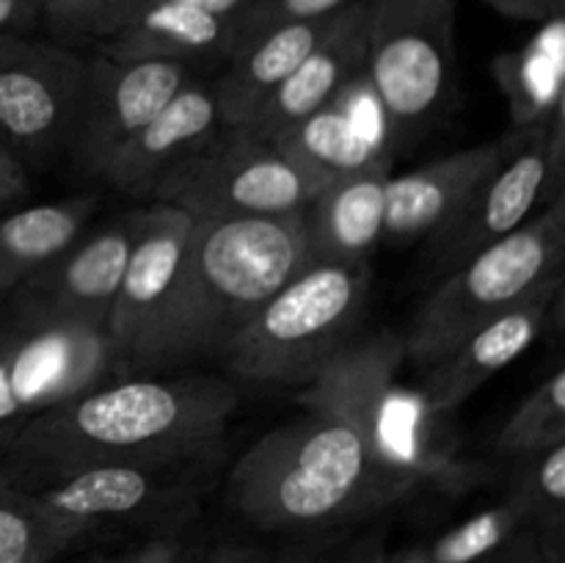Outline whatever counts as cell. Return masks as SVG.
Masks as SVG:
<instances>
[{
  "mask_svg": "<svg viewBox=\"0 0 565 563\" xmlns=\"http://www.w3.org/2000/svg\"><path fill=\"white\" fill-rule=\"evenodd\" d=\"M237 406L218 379L97 384L17 428L0 469L14 484L103 464H191L213 453Z\"/></svg>",
  "mask_w": 565,
  "mask_h": 563,
  "instance_id": "obj_2",
  "label": "cell"
},
{
  "mask_svg": "<svg viewBox=\"0 0 565 563\" xmlns=\"http://www.w3.org/2000/svg\"><path fill=\"white\" fill-rule=\"evenodd\" d=\"M516 141V132H508L497 141L458 149L445 158L430 160L406 174H392L386 182L384 237L397 243L430 241L505 163Z\"/></svg>",
  "mask_w": 565,
  "mask_h": 563,
  "instance_id": "obj_15",
  "label": "cell"
},
{
  "mask_svg": "<svg viewBox=\"0 0 565 563\" xmlns=\"http://www.w3.org/2000/svg\"><path fill=\"white\" fill-rule=\"evenodd\" d=\"M235 47V20L213 14L185 0H152L99 42V53L121 61H193L230 59Z\"/></svg>",
  "mask_w": 565,
  "mask_h": 563,
  "instance_id": "obj_21",
  "label": "cell"
},
{
  "mask_svg": "<svg viewBox=\"0 0 565 563\" xmlns=\"http://www.w3.org/2000/svg\"><path fill=\"white\" fill-rule=\"evenodd\" d=\"M83 70L72 47L0 33V141L22 160L66 147Z\"/></svg>",
  "mask_w": 565,
  "mask_h": 563,
  "instance_id": "obj_10",
  "label": "cell"
},
{
  "mask_svg": "<svg viewBox=\"0 0 565 563\" xmlns=\"http://www.w3.org/2000/svg\"><path fill=\"white\" fill-rule=\"evenodd\" d=\"M149 3L152 0H77L64 14L47 22V31L64 47L83 42H105Z\"/></svg>",
  "mask_w": 565,
  "mask_h": 563,
  "instance_id": "obj_29",
  "label": "cell"
},
{
  "mask_svg": "<svg viewBox=\"0 0 565 563\" xmlns=\"http://www.w3.org/2000/svg\"><path fill=\"white\" fill-rule=\"evenodd\" d=\"M401 337L348 342L301 395L303 417L254 442L230 472V502L268 533H309L392 506L412 478L384 445V403Z\"/></svg>",
  "mask_w": 565,
  "mask_h": 563,
  "instance_id": "obj_1",
  "label": "cell"
},
{
  "mask_svg": "<svg viewBox=\"0 0 565 563\" xmlns=\"http://www.w3.org/2000/svg\"><path fill=\"white\" fill-rule=\"evenodd\" d=\"M370 279V263H307L243 326L221 359L246 381L309 384L356 340Z\"/></svg>",
  "mask_w": 565,
  "mask_h": 563,
  "instance_id": "obj_5",
  "label": "cell"
},
{
  "mask_svg": "<svg viewBox=\"0 0 565 563\" xmlns=\"http://www.w3.org/2000/svg\"><path fill=\"white\" fill-rule=\"evenodd\" d=\"M364 81L401 138L439 119L456 77L452 0H364Z\"/></svg>",
  "mask_w": 565,
  "mask_h": 563,
  "instance_id": "obj_6",
  "label": "cell"
},
{
  "mask_svg": "<svg viewBox=\"0 0 565 563\" xmlns=\"http://www.w3.org/2000/svg\"><path fill=\"white\" fill-rule=\"evenodd\" d=\"M386 555H390V552L384 550L381 541H370V544H362L359 550H353L351 555L342 557L340 563H386Z\"/></svg>",
  "mask_w": 565,
  "mask_h": 563,
  "instance_id": "obj_38",
  "label": "cell"
},
{
  "mask_svg": "<svg viewBox=\"0 0 565 563\" xmlns=\"http://www.w3.org/2000/svg\"><path fill=\"white\" fill-rule=\"evenodd\" d=\"M0 563H31V561H0Z\"/></svg>",
  "mask_w": 565,
  "mask_h": 563,
  "instance_id": "obj_43",
  "label": "cell"
},
{
  "mask_svg": "<svg viewBox=\"0 0 565 563\" xmlns=\"http://www.w3.org/2000/svg\"><path fill=\"white\" fill-rule=\"evenodd\" d=\"M290 561V555H281V557H265V563H287Z\"/></svg>",
  "mask_w": 565,
  "mask_h": 563,
  "instance_id": "obj_42",
  "label": "cell"
},
{
  "mask_svg": "<svg viewBox=\"0 0 565 563\" xmlns=\"http://www.w3.org/2000/svg\"><path fill=\"white\" fill-rule=\"evenodd\" d=\"M565 199L475 254L434 287L401 337L403 357L425 368L489 320L522 307L539 293L563 287Z\"/></svg>",
  "mask_w": 565,
  "mask_h": 563,
  "instance_id": "obj_4",
  "label": "cell"
},
{
  "mask_svg": "<svg viewBox=\"0 0 565 563\" xmlns=\"http://www.w3.org/2000/svg\"><path fill=\"white\" fill-rule=\"evenodd\" d=\"M287 563H326V561H320V557H309V555H290V561Z\"/></svg>",
  "mask_w": 565,
  "mask_h": 563,
  "instance_id": "obj_41",
  "label": "cell"
},
{
  "mask_svg": "<svg viewBox=\"0 0 565 563\" xmlns=\"http://www.w3.org/2000/svg\"><path fill=\"white\" fill-rule=\"evenodd\" d=\"M307 265L301 213L193 219L143 370L224 357L263 304Z\"/></svg>",
  "mask_w": 565,
  "mask_h": 563,
  "instance_id": "obj_3",
  "label": "cell"
},
{
  "mask_svg": "<svg viewBox=\"0 0 565 563\" xmlns=\"http://www.w3.org/2000/svg\"><path fill=\"white\" fill-rule=\"evenodd\" d=\"M191 77L177 61H121L94 55L83 70L70 141L83 174H103L105 163L174 97Z\"/></svg>",
  "mask_w": 565,
  "mask_h": 563,
  "instance_id": "obj_11",
  "label": "cell"
},
{
  "mask_svg": "<svg viewBox=\"0 0 565 563\" xmlns=\"http://www.w3.org/2000/svg\"><path fill=\"white\" fill-rule=\"evenodd\" d=\"M364 61H367L364 0H353L337 14L329 33L265 99L263 108L243 130L257 136L259 141H279L285 132L318 110L329 108L359 77H364Z\"/></svg>",
  "mask_w": 565,
  "mask_h": 563,
  "instance_id": "obj_16",
  "label": "cell"
},
{
  "mask_svg": "<svg viewBox=\"0 0 565 563\" xmlns=\"http://www.w3.org/2000/svg\"><path fill=\"white\" fill-rule=\"evenodd\" d=\"M28 196V169L25 160L0 141V208L14 204Z\"/></svg>",
  "mask_w": 565,
  "mask_h": 563,
  "instance_id": "obj_32",
  "label": "cell"
},
{
  "mask_svg": "<svg viewBox=\"0 0 565 563\" xmlns=\"http://www.w3.org/2000/svg\"><path fill=\"white\" fill-rule=\"evenodd\" d=\"M475 563H550V557H546L535 530L524 524V528H519L511 539H505L497 550L478 557Z\"/></svg>",
  "mask_w": 565,
  "mask_h": 563,
  "instance_id": "obj_31",
  "label": "cell"
},
{
  "mask_svg": "<svg viewBox=\"0 0 565 563\" xmlns=\"http://www.w3.org/2000/svg\"><path fill=\"white\" fill-rule=\"evenodd\" d=\"M180 563H265V555L254 550V546L218 544L213 550L202 552V555L191 557V561L180 557Z\"/></svg>",
  "mask_w": 565,
  "mask_h": 563,
  "instance_id": "obj_36",
  "label": "cell"
},
{
  "mask_svg": "<svg viewBox=\"0 0 565 563\" xmlns=\"http://www.w3.org/2000/svg\"><path fill=\"white\" fill-rule=\"evenodd\" d=\"M561 293L563 287L539 293L527 304L489 320L478 331L463 337L450 351L441 353L439 359L419 368V373H423V395L430 412L445 414L458 408L486 381L494 379L511 362H516L522 353H527L530 346L539 340L541 331L550 323V315Z\"/></svg>",
  "mask_w": 565,
  "mask_h": 563,
  "instance_id": "obj_17",
  "label": "cell"
},
{
  "mask_svg": "<svg viewBox=\"0 0 565 563\" xmlns=\"http://www.w3.org/2000/svg\"><path fill=\"white\" fill-rule=\"evenodd\" d=\"M565 28L563 17L541 22L524 47L494 59V77L511 110V130L524 132L550 119L565 103Z\"/></svg>",
  "mask_w": 565,
  "mask_h": 563,
  "instance_id": "obj_23",
  "label": "cell"
},
{
  "mask_svg": "<svg viewBox=\"0 0 565 563\" xmlns=\"http://www.w3.org/2000/svg\"><path fill=\"white\" fill-rule=\"evenodd\" d=\"M83 539L0 469V561L50 563Z\"/></svg>",
  "mask_w": 565,
  "mask_h": 563,
  "instance_id": "obj_26",
  "label": "cell"
},
{
  "mask_svg": "<svg viewBox=\"0 0 565 563\" xmlns=\"http://www.w3.org/2000/svg\"><path fill=\"white\" fill-rule=\"evenodd\" d=\"M185 464H103L17 484L77 533L166 517L191 497Z\"/></svg>",
  "mask_w": 565,
  "mask_h": 563,
  "instance_id": "obj_12",
  "label": "cell"
},
{
  "mask_svg": "<svg viewBox=\"0 0 565 563\" xmlns=\"http://www.w3.org/2000/svg\"><path fill=\"white\" fill-rule=\"evenodd\" d=\"M508 500L535 530L550 563H565V442L519 458Z\"/></svg>",
  "mask_w": 565,
  "mask_h": 563,
  "instance_id": "obj_25",
  "label": "cell"
},
{
  "mask_svg": "<svg viewBox=\"0 0 565 563\" xmlns=\"http://www.w3.org/2000/svg\"><path fill=\"white\" fill-rule=\"evenodd\" d=\"M20 425H6V428H0V461L6 458V453H9L11 442H14V434Z\"/></svg>",
  "mask_w": 565,
  "mask_h": 563,
  "instance_id": "obj_40",
  "label": "cell"
},
{
  "mask_svg": "<svg viewBox=\"0 0 565 563\" xmlns=\"http://www.w3.org/2000/svg\"><path fill=\"white\" fill-rule=\"evenodd\" d=\"M185 3L199 6V9H204V11H213V14L232 17V20H235V17L241 14V11L246 9L252 0H185Z\"/></svg>",
  "mask_w": 565,
  "mask_h": 563,
  "instance_id": "obj_37",
  "label": "cell"
},
{
  "mask_svg": "<svg viewBox=\"0 0 565 563\" xmlns=\"http://www.w3.org/2000/svg\"><path fill=\"white\" fill-rule=\"evenodd\" d=\"M36 25H42L39 0H0V33L25 36Z\"/></svg>",
  "mask_w": 565,
  "mask_h": 563,
  "instance_id": "obj_35",
  "label": "cell"
},
{
  "mask_svg": "<svg viewBox=\"0 0 565 563\" xmlns=\"http://www.w3.org/2000/svg\"><path fill=\"white\" fill-rule=\"evenodd\" d=\"M182 557V544L177 539H149L143 544H138L136 550L119 552V555L99 557L94 563H180Z\"/></svg>",
  "mask_w": 565,
  "mask_h": 563,
  "instance_id": "obj_33",
  "label": "cell"
},
{
  "mask_svg": "<svg viewBox=\"0 0 565 563\" xmlns=\"http://www.w3.org/2000/svg\"><path fill=\"white\" fill-rule=\"evenodd\" d=\"M132 246L125 276L105 320L116 368H143L149 346L169 307L177 268L193 219L171 204L152 202L132 213Z\"/></svg>",
  "mask_w": 565,
  "mask_h": 563,
  "instance_id": "obj_13",
  "label": "cell"
},
{
  "mask_svg": "<svg viewBox=\"0 0 565 563\" xmlns=\"http://www.w3.org/2000/svg\"><path fill=\"white\" fill-rule=\"evenodd\" d=\"M97 210L94 196L33 204L0 219V301L33 270L83 235Z\"/></svg>",
  "mask_w": 565,
  "mask_h": 563,
  "instance_id": "obj_22",
  "label": "cell"
},
{
  "mask_svg": "<svg viewBox=\"0 0 565 563\" xmlns=\"http://www.w3.org/2000/svg\"><path fill=\"white\" fill-rule=\"evenodd\" d=\"M342 11V9H340ZM337 11V14H340ZM337 14L318 20H298L259 33L230 55L224 75L213 83L221 127L243 130L257 116L265 99L285 83V77L307 59L309 50L329 33Z\"/></svg>",
  "mask_w": 565,
  "mask_h": 563,
  "instance_id": "obj_20",
  "label": "cell"
},
{
  "mask_svg": "<svg viewBox=\"0 0 565 563\" xmlns=\"http://www.w3.org/2000/svg\"><path fill=\"white\" fill-rule=\"evenodd\" d=\"M132 215L103 226L86 237H75L53 259L33 270L14 293L9 312L44 323H77L105 329L110 304L125 276L132 246Z\"/></svg>",
  "mask_w": 565,
  "mask_h": 563,
  "instance_id": "obj_14",
  "label": "cell"
},
{
  "mask_svg": "<svg viewBox=\"0 0 565 563\" xmlns=\"http://www.w3.org/2000/svg\"><path fill=\"white\" fill-rule=\"evenodd\" d=\"M524 517L511 500L472 513L463 522L441 530L439 535L390 552L386 563H475L524 528Z\"/></svg>",
  "mask_w": 565,
  "mask_h": 563,
  "instance_id": "obj_27",
  "label": "cell"
},
{
  "mask_svg": "<svg viewBox=\"0 0 565 563\" xmlns=\"http://www.w3.org/2000/svg\"><path fill=\"white\" fill-rule=\"evenodd\" d=\"M502 17L522 22H546L552 17H563L565 0H486Z\"/></svg>",
  "mask_w": 565,
  "mask_h": 563,
  "instance_id": "obj_34",
  "label": "cell"
},
{
  "mask_svg": "<svg viewBox=\"0 0 565 563\" xmlns=\"http://www.w3.org/2000/svg\"><path fill=\"white\" fill-rule=\"evenodd\" d=\"M565 442V373L552 370L533 392L522 401V406L508 417L497 434V450L502 456L527 458L533 453Z\"/></svg>",
  "mask_w": 565,
  "mask_h": 563,
  "instance_id": "obj_28",
  "label": "cell"
},
{
  "mask_svg": "<svg viewBox=\"0 0 565 563\" xmlns=\"http://www.w3.org/2000/svg\"><path fill=\"white\" fill-rule=\"evenodd\" d=\"M39 3H42V25H47L50 20L64 14L72 3H77V0H39Z\"/></svg>",
  "mask_w": 565,
  "mask_h": 563,
  "instance_id": "obj_39",
  "label": "cell"
},
{
  "mask_svg": "<svg viewBox=\"0 0 565 563\" xmlns=\"http://www.w3.org/2000/svg\"><path fill=\"white\" fill-rule=\"evenodd\" d=\"M348 3H353V0H252L235 17V47H232V53L257 39L259 33L270 31V28L337 14Z\"/></svg>",
  "mask_w": 565,
  "mask_h": 563,
  "instance_id": "obj_30",
  "label": "cell"
},
{
  "mask_svg": "<svg viewBox=\"0 0 565 563\" xmlns=\"http://www.w3.org/2000/svg\"><path fill=\"white\" fill-rule=\"evenodd\" d=\"M516 136L519 141L505 163L472 193L461 213L428 241V259L436 274H452L563 196L565 103L552 110L550 119Z\"/></svg>",
  "mask_w": 565,
  "mask_h": 563,
  "instance_id": "obj_8",
  "label": "cell"
},
{
  "mask_svg": "<svg viewBox=\"0 0 565 563\" xmlns=\"http://www.w3.org/2000/svg\"><path fill=\"white\" fill-rule=\"evenodd\" d=\"M274 147L318 188L390 160V149L375 144L337 103L292 127Z\"/></svg>",
  "mask_w": 565,
  "mask_h": 563,
  "instance_id": "obj_24",
  "label": "cell"
},
{
  "mask_svg": "<svg viewBox=\"0 0 565 563\" xmlns=\"http://www.w3.org/2000/svg\"><path fill=\"white\" fill-rule=\"evenodd\" d=\"M390 160L329 182L301 210L307 263H370L384 237Z\"/></svg>",
  "mask_w": 565,
  "mask_h": 563,
  "instance_id": "obj_19",
  "label": "cell"
},
{
  "mask_svg": "<svg viewBox=\"0 0 565 563\" xmlns=\"http://www.w3.org/2000/svg\"><path fill=\"white\" fill-rule=\"evenodd\" d=\"M213 83H182L180 92L105 163L103 180L132 199H152L166 171L218 136Z\"/></svg>",
  "mask_w": 565,
  "mask_h": 563,
  "instance_id": "obj_18",
  "label": "cell"
},
{
  "mask_svg": "<svg viewBox=\"0 0 565 563\" xmlns=\"http://www.w3.org/2000/svg\"><path fill=\"white\" fill-rule=\"evenodd\" d=\"M114 368L105 329L6 312L0 323V428L28 423L103 384Z\"/></svg>",
  "mask_w": 565,
  "mask_h": 563,
  "instance_id": "obj_9",
  "label": "cell"
},
{
  "mask_svg": "<svg viewBox=\"0 0 565 563\" xmlns=\"http://www.w3.org/2000/svg\"><path fill=\"white\" fill-rule=\"evenodd\" d=\"M318 191L274 144L226 127L166 171L152 202L191 219H276L301 213Z\"/></svg>",
  "mask_w": 565,
  "mask_h": 563,
  "instance_id": "obj_7",
  "label": "cell"
}]
</instances>
